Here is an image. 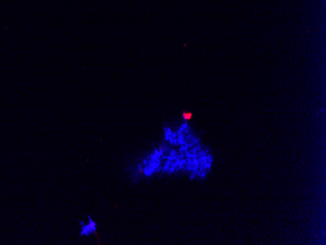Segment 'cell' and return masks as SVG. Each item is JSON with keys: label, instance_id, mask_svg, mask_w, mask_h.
Returning a JSON list of instances; mask_svg holds the SVG:
<instances>
[{"label": "cell", "instance_id": "obj_3", "mask_svg": "<svg viewBox=\"0 0 326 245\" xmlns=\"http://www.w3.org/2000/svg\"><path fill=\"white\" fill-rule=\"evenodd\" d=\"M191 117H192V114L191 112H184L183 113V118H184L185 120H189Z\"/></svg>", "mask_w": 326, "mask_h": 245}, {"label": "cell", "instance_id": "obj_1", "mask_svg": "<svg viewBox=\"0 0 326 245\" xmlns=\"http://www.w3.org/2000/svg\"><path fill=\"white\" fill-rule=\"evenodd\" d=\"M87 219H88L87 222L86 221H82V220L79 221V225H80L79 235L80 236H86V237L87 236H91L92 234H95L96 231H97V223L95 222L90 216H88Z\"/></svg>", "mask_w": 326, "mask_h": 245}, {"label": "cell", "instance_id": "obj_2", "mask_svg": "<svg viewBox=\"0 0 326 245\" xmlns=\"http://www.w3.org/2000/svg\"><path fill=\"white\" fill-rule=\"evenodd\" d=\"M195 173H196V177L200 178V179H205L207 177V175H208V170L205 169V168H198V169L194 171Z\"/></svg>", "mask_w": 326, "mask_h": 245}, {"label": "cell", "instance_id": "obj_4", "mask_svg": "<svg viewBox=\"0 0 326 245\" xmlns=\"http://www.w3.org/2000/svg\"><path fill=\"white\" fill-rule=\"evenodd\" d=\"M194 178H196V173H195L194 171H193V172H191V175H189V179H191V180H193Z\"/></svg>", "mask_w": 326, "mask_h": 245}]
</instances>
